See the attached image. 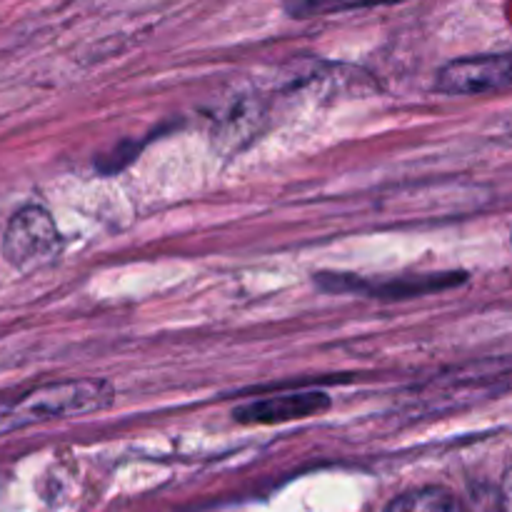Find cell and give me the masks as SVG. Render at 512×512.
<instances>
[{
    "label": "cell",
    "mask_w": 512,
    "mask_h": 512,
    "mask_svg": "<svg viewBox=\"0 0 512 512\" xmlns=\"http://www.w3.org/2000/svg\"><path fill=\"white\" fill-rule=\"evenodd\" d=\"M60 233L50 213L38 205H25L10 218L3 238V253L18 270H35L55 260Z\"/></svg>",
    "instance_id": "cell-2"
},
{
    "label": "cell",
    "mask_w": 512,
    "mask_h": 512,
    "mask_svg": "<svg viewBox=\"0 0 512 512\" xmlns=\"http://www.w3.org/2000/svg\"><path fill=\"white\" fill-rule=\"evenodd\" d=\"M330 395L320 390H308V393H285L273 395V398L255 400V403L243 405L235 410V420L245 425H275L290 423V420L313 418V415L325 413L330 408Z\"/></svg>",
    "instance_id": "cell-4"
},
{
    "label": "cell",
    "mask_w": 512,
    "mask_h": 512,
    "mask_svg": "<svg viewBox=\"0 0 512 512\" xmlns=\"http://www.w3.org/2000/svg\"><path fill=\"white\" fill-rule=\"evenodd\" d=\"M500 512H512V470H508L500 485Z\"/></svg>",
    "instance_id": "cell-7"
},
{
    "label": "cell",
    "mask_w": 512,
    "mask_h": 512,
    "mask_svg": "<svg viewBox=\"0 0 512 512\" xmlns=\"http://www.w3.org/2000/svg\"><path fill=\"white\" fill-rule=\"evenodd\" d=\"M113 400L115 388L100 378L55 380V383L38 385L20 395L0 398V435L50 420L98 413L110 408Z\"/></svg>",
    "instance_id": "cell-1"
},
{
    "label": "cell",
    "mask_w": 512,
    "mask_h": 512,
    "mask_svg": "<svg viewBox=\"0 0 512 512\" xmlns=\"http://www.w3.org/2000/svg\"><path fill=\"white\" fill-rule=\"evenodd\" d=\"M398 3H405V0H285V10L293 18H315V15L348 13V10H365Z\"/></svg>",
    "instance_id": "cell-6"
},
{
    "label": "cell",
    "mask_w": 512,
    "mask_h": 512,
    "mask_svg": "<svg viewBox=\"0 0 512 512\" xmlns=\"http://www.w3.org/2000/svg\"><path fill=\"white\" fill-rule=\"evenodd\" d=\"M435 85L448 95H483L512 88V53L453 60L440 68Z\"/></svg>",
    "instance_id": "cell-3"
},
{
    "label": "cell",
    "mask_w": 512,
    "mask_h": 512,
    "mask_svg": "<svg viewBox=\"0 0 512 512\" xmlns=\"http://www.w3.org/2000/svg\"><path fill=\"white\" fill-rule=\"evenodd\" d=\"M388 512H468L458 498L440 488H423L405 493L390 505Z\"/></svg>",
    "instance_id": "cell-5"
}]
</instances>
